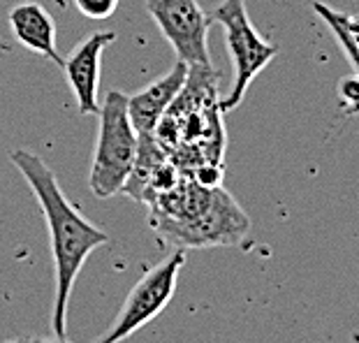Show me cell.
Masks as SVG:
<instances>
[{"mask_svg":"<svg viewBox=\"0 0 359 343\" xmlns=\"http://www.w3.org/2000/svg\"><path fill=\"white\" fill-rule=\"evenodd\" d=\"M332 10H334V7H332ZM334 17L343 26V30H346V33L359 44V17H350V14H343L339 10H334Z\"/></svg>","mask_w":359,"mask_h":343,"instance_id":"obj_13","label":"cell"},{"mask_svg":"<svg viewBox=\"0 0 359 343\" xmlns=\"http://www.w3.org/2000/svg\"><path fill=\"white\" fill-rule=\"evenodd\" d=\"M186 79H188V65L177 60L170 72H165L163 77H158L149 86H144L135 95L128 97V114L137 135L156 133V126L165 116V112L172 107V102L179 97L183 86H186Z\"/></svg>","mask_w":359,"mask_h":343,"instance_id":"obj_8","label":"cell"},{"mask_svg":"<svg viewBox=\"0 0 359 343\" xmlns=\"http://www.w3.org/2000/svg\"><path fill=\"white\" fill-rule=\"evenodd\" d=\"M12 163L28 181L42 216L47 220L51 237V255L53 271H56V295H53L51 309V327L53 334L60 339L67 337V307L77 283L81 267L86 264L93 250L109 243V234L95 227L81 211L67 200L60 188L56 174L33 151L17 149L12 151Z\"/></svg>","mask_w":359,"mask_h":343,"instance_id":"obj_1","label":"cell"},{"mask_svg":"<svg viewBox=\"0 0 359 343\" xmlns=\"http://www.w3.org/2000/svg\"><path fill=\"white\" fill-rule=\"evenodd\" d=\"M116 40L114 30H95L63 58V72L72 88L81 114H97L100 109V70H102V53Z\"/></svg>","mask_w":359,"mask_h":343,"instance_id":"obj_7","label":"cell"},{"mask_svg":"<svg viewBox=\"0 0 359 343\" xmlns=\"http://www.w3.org/2000/svg\"><path fill=\"white\" fill-rule=\"evenodd\" d=\"M183 264H186V253L174 250L163 262L151 267L128 292L109 330L93 343H121L133 337L135 332H140L142 327H147L151 320H156L177 292V281Z\"/></svg>","mask_w":359,"mask_h":343,"instance_id":"obj_5","label":"cell"},{"mask_svg":"<svg viewBox=\"0 0 359 343\" xmlns=\"http://www.w3.org/2000/svg\"><path fill=\"white\" fill-rule=\"evenodd\" d=\"M7 21H10L12 33L21 47L40 53V56L63 67V58H60L56 44V21H53L47 7L35 3V0H26V3L12 7L10 14H7Z\"/></svg>","mask_w":359,"mask_h":343,"instance_id":"obj_9","label":"cell"},{"mask_svg":"<svg viewBox=\"0 0 359 343\" xmlns=\"http://www.w3.org/2000/svg\"><path fill=\"white\" fill-rule=\"evenodd\" d=\"M213 21L223 26L225 47L234 65V81L230 93L218 100L220 112L227 114L243 102L250 83L276 58L278 47L255 30L253 21L248 17L246 0H223L213 12Z\"/></svg>","mask_w":359,"mask_h":343,"instance_id":"obj_3","label":"cell"},{"mask_svg":"<svg viewBox=\"0 0 359 343\" xmlns=\"http://www.w3.org/2000/svg\"><path fill=\"white\" fill-rule=\"evenodd\" d=\"M12 343H70V341H67V339H60V337H56V339H44V337H21V339L12 341Z\"/></svg>","mask_w":359,"mask_h":343,"instance_id":"obj_14","label":"cell"},{"mask_svg":"<svg viewBox=\"0 0 359 343\" xmlns=\"http://www.w3.org/2000/svg\"><path fill=\"white\" fill-rule=\"evenodd\" d=\"M147 12L188 67H211L209 30L216 24L197 0H147Z\"/></svg>","mask_w":359,"mask_h":343,"instance_id":"obj_6","label":"cell"},{"mask_svg":"<svg viewBox=\"0 0 359 343\" xmlns=\"http://www.w3.org/2000/svg\"><path fill=\"white\" fill-rule=\"evenodd\" d=\"M339 100L348 116H359V74L339 81Z\"/></svg>","mask_w":359,"mask_h":343,"instance_id":"obj_12","label":"cell"},{"mask_svg":"<svg viewBox=\"0 0 359 343\" xmlns=\"http://www.w3.org/2000/svg\"><path fill=\"white\" fill-rule=\"evenodd\" d=\"M72 3L77 7L79 14L93 21L109 19L111 14L118 10V0H72Z\"/></svg>","mask_w":359,"mask_h":343,"instance_id":"obj_11","label":"cell"},{"mask_svg":"<svg viewBox=\"0 0 359 343\" xmlns=\"http://www.w3.org/2000/svg\"><path fill=\"white\" fill-rule=\"evenodd\" d=\"M313 10H316V14L320 19L325 21L327 26H330V30L334 33V37H336V42H339V47L346 51V56H348V60L353 63V67L357 70V74H359V44L350 37L346 30H343V26L336 21V17H334V10L330 5H323V3H316L313 5Z\"/></svg>","mask_w":359,"mask_h":343,"instance_id":"obj_10","label":"cell"},{"mask_svg":"<svg viewBox=\"0 0 359 343\" xmlns=\"http://www.w3.org/2000/svg\"><path fill=\"white\" fill-rule=\"evenodd\" d=\"M140 135L128 114V95L109 90L97 109V137L93 163H90L88 188L100 200L123 193L133 174Z\"/></svg>","mask_w":359,"mask_h":343,"instance_id":"obj_2","label":"cell"},{"mask_svg":"<svg viewBox=\"0 0 359 343\" xmlns=\"http://www.w3.org/2000/svg\"><path fill=\"white\" fill-rule=\"evenodd\" d=\"M250 220L232 195L223 188H211L202 207L177 223L156 225L154 230L167 241L183 248L234 246L248 232Z\"/></svg>","mask_w":359,"mask_h":343,"instance_id":"obj_4","label":"cell"}]
</instances>
